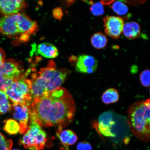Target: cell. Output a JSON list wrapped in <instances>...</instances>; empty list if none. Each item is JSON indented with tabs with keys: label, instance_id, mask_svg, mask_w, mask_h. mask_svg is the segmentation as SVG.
<instances>
[{
	"label": "cell",
	"instance_id": "cell-1",
	"mask_svg": "<svg viewBox=\"0 0 150 150\" xmlns=\"http://www.w3.org/2000/svg\"><path fill=\"white\" fill-rule=\"evenodd\" d=\"M30 120L41 127H57L62 130L72 121L76 106L72 96L60 87L47 94L33 99L28 106Z\"/></svg>",
	"mask_w": 150,
	"mask_h": 150
},
{
	"label": "cell",
	"instance_id": "cell-2",
	"mask_svg": "<svg viewBox=\"0 0 150 150\" xmlns=\"http://www.w3.org/2000/svg\"><path fill=\"white\" fill-rule=\"evenodd\" d=\"M69 72L56 68L54 62H48L45 67L32 74L31 93L33 99L39 98L61 87Z\"/></svg>",
	"mask_w": 150,
	"mask_h": 150
},
{
	"label": "cell",
	"instance_id": "cell-3",
	"mask_svg": "<svg viewBox=\"0 0 150 150\" xmlns=\"http://www.w3.org/2000/svg\"><path fill=\"white\" fill-rule=\"evenodd\" d=\"M37 29L36 22L25 14L19 13L0 16V33L9 38L16 37L22 42H27Z\"/></svg>",
	"mask_w": 150,
	"mask_h": 150
},
{
	"label": "cell",
	"instance_id": "cell-4",
	"mask_svg": "<svg viewBox=\"0 0 150 150\" xmlns=\"http://www.w3.org/2000/svg\"><path fill=\"white\" fill-rule=\"evenodd\" d=\"M127 124L133 134L138 139L149 142L150 131V100H142L128 108Z\"/></svg>",
	"mask_w": 150,
	"mask_h": 150
},
{
	"label": "cell",
	"instance_id": "cell-5",
	"mask_svg": "<svg viewBox=\"0 0 150 150\" xmlns=\"http://www.w3.org/2000/svg\"><path fill=\"white\" fill-rule=\"evenodd\" d=\"M126 120L123 117L111 111L104 112L92 126L100 135L111 138H117L119 133L125 129Z\"/></svg>",
	"mask_w": 150,
	"mask_h": 150
},
{
	"label": "cell",
	"instance_id": "cell-6",
	"mask_svg": "<svg viewBox=\"0 0 150 150\" xmlns=\"http://www.w3.org/2000/svg\"><path fill=\"white\" fill-rule=\"evenodd\" d=\"M31 71V69L27 70L5 91L13 104H22L28 106L31 102L32 82L31 80L27 79Z\"/></svg>",
	"mask_w": 150,
	"mask_h": 150
},
{
	"label": "cell",
	"instance_id": "cell-7",
	"mask_svg": "<svg viewBox=\"0 0 150 150\" xmlns=\"http://www.w3.org/2000/svg\"><path fill=\"white\" fill-rule=\"evenodd\" d=\"M47 140L46 133L35 122L30 120L28 130L19 141L26 149L44 150Z\"/></svg>",
	"mask_w": 150,
	"mask_h": 150
},
{
	"label": "cell",
	"instance_id": "cell-8",
	"mask_svg": "<svg viewBox=\"0 0 150 150\" xmlns=\"http://www.w3.org/2000/svg\"><path fill=\"white\" fill-rule=\"evenodd\" d=\"M103 20L106 34L112 39H119L124 25L123 18L119 17L108 16L103 18Z\"/></svg>",
	"mask_w": 150,
	"mask_h": 150
},
{
	"label": "cell",
	"instance_id": "cell-9",
	"mask_svg": "<svg viewBox=\"0 0 150 150\" xmlns=\"http://www.w3.org/2000/svg\"><path fill=\"white\" fill-rule=\"evenodd\" d=\"M12 110L14 117L19 122L20 134H25L29 126L28 124L29 114L28 105L22 104H13L11 110Z\"/></svg>",
	"mask_w": 150,
	"mask_h": 150
},
{
	"label": "cell",
	"instance_id": "cell-10",
	"mask_svg": "<svg viewBox=\"0 0 150 150\" xmlns=\"http://www.w3.org/2000/svg\"><path fill=\"white\" fill-rule=\"evenodd\" d=\"M97 66L98 61L93 56L82 54L76 59V69L78 72L93 74L96 70Z\"/></svg>",
	"mask_w": 150,
	"mask_h": 150
},
{
	"label": "cell",
	"instance_id": "cell-11",
	"mask_svg": "<svg viewBox=\"0 0 150 150\" xmlns=\"http://www.w3.org/2000/svg\"><path fill=\"white\" fill-rule=\"evenodd\" d=\"M25 6V0H0V16L18 13Z\"/></svg>",
	"mask_w": 150,
	"mask_h": 150
},
{
	"label": "cell",
	"instance_id": "cell-12",
	"mask_svg": "<svg viewBox=\"0 0 150 150\" xmlns=\"http://www.w3.org/2000/svg\"><path fill=\"white\" fill-rule=\"evenodd\" d=\"M0 72L5 78L14 81L18 79L22 75L19 66L12 59L5 61L0 67Z\"/></svg>",
	"mask_w": 150,
	"mask_h": 150
},
{
	"label": "cell",
	"instance_id": "cell-13",
	"mask_svg": "<svg viewBox=\"0 0 150 150\" xmlns=\"http://www.w3.org/2000/svg\"><path fill=\"white\" fill-rule=\"evenodd\" d=\"M38 53L46 58H54L59 55L57 49L54 45L49 43H42L38 46Z\"/></svg>",
	"mask_w": 150,
	"mask_h": 150
},
{
	"label": "cell",
	"instance_id": "cell-14",
	"mask_svg": "<svg viewBox=\"0 0 150 150\" xmlns=\"http://www.w3.org/2000/svg\"><path fill=\"white\" fill-rule=\"evenodd\" d=\"M122 32L127 39H133L137 38L141 33L140 25L136 22H127L124 25Z\"/></svg>",
	"mask_w": 150,
	"mask_h": 150
},
{
	"label": "cell",
	"instance_id": "cell-15",
	"mask_svg": "<svg viewBox=\"0 0 150 150\" xmlns=\"http://www.w3.org/2000/svg\"><path fill=\"white\" fill-rule=\"evenodd\" d=\"M57 136L63 145L70 146L74 145L78 139L76 134L70 130H65L57 132Z\"/></svg>",
	"mask_w": 150,
	"mask_h": 150
},
{
	"label": "cell",
	"instance_id": "cell-16",
	"mask_svg": "<svg viewBox=\"0 0 150 150\" xmlns=\"http://www.w3.org/2000/svg\"><path fill=\"white\" fill-rule=\"evenodd\" d=\"M101 99L103 102L105 104L115 103L119 100V92L115 89H108L103 93Z\"/></svg>",
	"mask_w": 150,
	"mask_h": 150
},
{
	"label": "cell",
	"instance_id": "cell-17",
	"mask_svg": "<svg viewBox=\"0 0 150 150\" xmlns=\"http://www.w3.org/2000/svg\"><path fill=\"white\" fill-rule=\"evenodd\" d=\"M91 42L94 47L97 49H101L106 46L108 39L104 34L101 32L97 33L92 36Z\"/></svg>",
	"mask_w": 150,
	"mask_h": 150
},
{
	"label": "cell",
	"instance_id": "cell-18",
	"mask_svg": "<svg viewBox=\"0 0 150 150\" xmlns=\"http://www.w3.org/2000/svg\"><path fill=\"white\" fill-rule=\"evenodd\" d=\"M3 130L9 135H15L19 132L20 127L15 120L9 119L4 121Z\"/></svg>",
	"mask_w": 150,
	"mask_h": 150
},
{
	"label": "cell",
	"instance_id": "cell-19",
	"mask_svg": "<svg viewBox=\"0 0 150 150\" xmlns=\"http://www.w3.org/2000/svg\"><path fill=\"white\" fill-rule=\"evenodd\" d=\"M12 108L6 94L4 91H0V115L10 111Z\"/></svg>",
	"mask_w": 150,
	"mask_h": 150
},
{
	"label": "cell",
	"instance_id": "cell-20",
	"mask_svg": "<svg viewBox=\"0 0 150 150\" xmlns=\"http://www.w3.org/2000/svg\"><path fill=\"white\" fill-rule=\"evenodd\" d=\"M113 3L110 7L116 14L119 16H124L128 13V7L122 1L118 0Z\"/></svg>",
	"mask_w": 150,
	"mask_h": 150
},
{
	"label": "cell",
	"instance_id": "cell-21",
	"mask_svg": "<svg viewBox=\"0 0 150 150\" xmlns=\"http://www.w3.org/2000/svg\"><path fill=\"white\" fill-rule=\"evenodd\" d=\"M91 12L95 16H102L104 13V10L103 5L100 2L94 3L92 1L89 2Z\"/></svg>",
	"mask_w": 150,
	"mask_h": 150
},
{
	"label": "cell",
	"instance_id": "cell-22",
	"mask_svg": "<svg viewBox=\"0 0 150 150\" xmlns=\"http://www.w3.org/2000/svg\"><path fill=\"white\" fill-rule=\"evenodd\" d=\"M13 145L12 140L8 139L0 132V150H11Z\"/></svg>",
	"mask_w": 150,
	"mask_h": 150
},
{
	"label": "cell",
	"instance_id": "cell-23",
	"mask_svg": "<svg viewBox=\"0 0 150 150\" xmlns=\"http://www.w3.org/2000/svg\"><path fill=\"white\" fill-rule=\"evenodd\" d=\"M150 72L149 69H146L141 73L139 79L142 86L146 87H149L150 84Z\"/></svg>",
	"mask_w": 150,
	"mask_h": 150
},
{
	"label": "cell",
	"instance_id": "cell-24",
	"mask_svg": "<svg viewBox=\"0 0 150 150\" xmlns=\"http://www.w3.org/2000/svg\"><path fill=\"white\" fill-rule=\"evenodd\" d=\"M14 81L13 80L5 78L0 72V91L5 92Z\"/></svg>",
	"mask_w": 150,
	"mask_h": 150
},
{
	"label": "cell",
	"instance_id": "cell-25",
	"mask_svg": "<svg viewBox=\"0 0 150 150\" xmlns=\"http://www.w3.org/2000/svg\"><path fill=\"white\" fill-rule=\"evenodd\" d=\"M77 150H92L91 146L88 142H82L78 144L77 146Z\"/></svg>",
	"mask_w": 150,
	"mask_h": 150
},
{
	"label": "cell",
	"instance_id": "cell-26",
	"mask_svg": "<svg viewBox=\"0 0 150 150\" xmlns=\"http://www.w3.org/2000/svg\"><path fill=\"white\" fill-rule=\"evenodd\" d=\"M6 58L5 52L2 48L0 47V67L4 62Z\"/></svg>",
	"mask_w": 150,
	"mask_h": 150
},
{
	"label": "cell",
	"instance_id": "cell-27",
	"mask_svg": "<svg viewBox=\"0 0 150 150\" xmlns=\"http://www.w3.org/2000/svg\"><path fill=\"white\" fill-rule=\"evenodd\" d=\"M54 16L55 18L58 19L61 18L62 16L63 13L60 9L56 8L53 12Z\"/></svg>",
	"mask_w": 150,
	"mask_h": 150
},
{
	"label": "cell",
	"instance_id": "cell-28",
	"mask_svg": "<svg viewBox=\"0 0 150 150\" xmlns=\"http://www.w3.org/2000/svg\"><path fill=\"white\" fill-rule=\"evenodd\" d=\"M116 0H101V3L103 5H108L111 4Z\"/></svg>",
	"mask_w": 150,
	"mask_h": 150
},
{
	"label": "cell",
	"instance_id": "cell-29",
	"mask_svg": "<svg viewBox=\"0 0 150 150\" xmlns=\"http://www.w3.org/2000/svg\"><path fill=\"white\" fill-rule=\"evenodd\" d=\"M19 150V149H13V150Z\"/></svg>",
	"mask_w": 150,
	"mask_h": 150
}]
</instances>
